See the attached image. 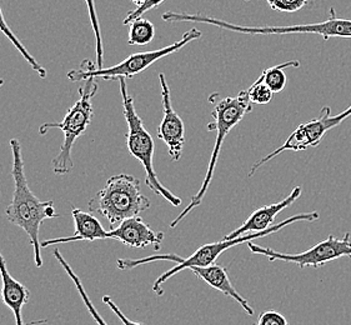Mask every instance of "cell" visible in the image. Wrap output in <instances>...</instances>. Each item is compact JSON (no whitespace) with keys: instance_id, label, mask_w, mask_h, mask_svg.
I'll use <instances>...</instances> for the list:
<instances>
[{"instance_id":"8","label":"cell","mask_w":351,"mask_h":325,"mask_svg":"<svg viewBox=\"0 0 351 325\" xmlns=\"http://www.w3.org/2000/svg\"><path fill=\"white\" fill-rule=\"evenodd\" d=\"M202 32L197 28H191L184 33L180 40L168 45L162 49L150 50V51H141L135 53L133 56L124 59L121 63L112 65L109 68L97 69V67L90 60H84L80 64L79 69L71 71L66 77L73 82L77 83L88 79H103V80H120V79H132L139 75L143 71H147L149 67L156 63L162 58L168 57L170 54L176 53L178 50L184 48L190 42H194L202 38Z\"/></svg>"},{"instance_id":"10","label":"cell","mask_w":351,"mask_h":325,"mask_svg":"<svg viewBox=\"0 0 351 325\" xmlns=\"http://www.w3.org/2000/svg\"><path fill=\"white\" fill-rule=\"evenodd\" d=\"M249 250L254 254L265 255L270 262L294 263L299 268H320L328 263L340 259L343 256L351 258L350 233H346L343 239H337L334 235H329L328 239L317 243L316 245L298 254H287L273 250L270 248H263L247 243Z\"/></svg>"},{"instance_id":"4","label":"cell","mask_w":351,"mask_h":325,"mask_svg":"<svg viewBox=\"0 0 351 325\" xmlns=\"http://www.w3.org/2000/svg\"><path fill=\"white\" fill-rule=\"evenodd\" d=\"M88 208L89 212L106 218L114 229L124 220L148 210L150 200L143 194L139 179L119 174L106 180V186L89 200Z\"/></svg>"},{"instance_id":"6","label":"cell","mask_w":351,"mask_h":325,"mask_svg":"<svg viewBox=\"0 0 351 325\" xmlns=\"http://www.w3.org/2000/svg\"><path fill=\"white\" fill-rule=\"evenodd\" d=\"M98 92V84L95 79L85 80V84L79 86V99L74 106L68 109L64 119L59 123H44L39 127V134L47 135L50 129H60L63 132L64 142L59 154L53 159V171L56 176H66L73 170L71 152L73 147L84 134L92 124L94 117L92 99Z\"/></svg>"},{"instance_id":"7","label":"cell","mask_w":351,"mask_h":325,"mask_svg":"<svg viewBox=\"0 0 351 325\" xmlns=\"http://www.w3.org/2000/svg\"><path fill=\"white\" fill-rule=\"evenodd\" d=\"M120 95L123 98L124 117L128 124L125 135L129 153L141 162L145 170V184L156 195H160L174 206L182 205V199L178 198L171 191L167 189L156 177L154 169V141L148 130L144 127L143 119L136 113L134 106L133 97L128 92L127 79H120Z\"/></svg>"},{"instance_id":"1","label":"cell","mask_w":351,"mask_h":325,"mask_svg":"<svg viewBox=\"0 0 351 325\" xmlns=\"http://www.w3.org/2000/svg\"><path fill=\"white\" fill-rule=\"evenodd\" d=\"M10 149L13 156L12 176L14 180V191L10 204L5 209L8 221L21 228L29 237L30 244L34 250V261L38 268L43 267L39 241L40 226L45 220L58 218V213L51 200H40L29 188L28 180L24 170V160L21 153V142L18 139H10Z\"/></svg>"},{"instance_id":"24","label":"cell","mask_w":351,"mask_h":325,"mask_svg":"<svg viewBox=\"0 0 351 325\" xmlns=\"http://www.w3.org/2000/svg\"><path fill=\"white\" fill-rule=\"evenodd\" d=\"M256 325H290L288 319L281 313L275 311H263L258 318Z\"/></svg>"},{"instance_id":"17","label":"cell","mask_w":351,"mask_h":325,"mask_svg":"<svg viewBox=\"0 0 351 325\" xmlns=\"http://www.w3.org/2000/svg\"><path fill=\"white\" fill-rule=\"evenodd\" d=\"M54 256H56V261L60 263V265L63 267L64 270L66 272V274L69 276L71 280H73V283L75 285V288H77V293H79V296L80 298L83 299V302H84L85 306H86V309L89 311V314L92 315L93 319L97 322V324L98 325H108L106 324V320L101 318V315L99 314L98 311L95 309V306L93 305L92 300H90V298L88 297V294H86V291H85L84 287H83V283H82V280H80V278L74 273V270L71 268V265H69V263L65 261V258H64L62 253L59 252V249H56L54 250Z\"/></svg>"},{"instance_id":"26","label":"cell","mask_w":351,"mask_h":325,"mask_svg":"<svg viewBox=\"0 0 351 325\" xmlns=\"http://www.w3.org/2000/svg\"><path fill=\"white\" fill-rule=\"evenodd\" d=\"M132 1H133L134 4H135L136 7H139V5H141L145 0H132Z\"/></svg>"},{"instance_id":"19","label":"cell","mask_w":351,"mask_h":325,"mask_svg":"<svg viewBox=\"0 0 351 325\" xmlns=\"http://www.w3.org/2000/svg\"><path fill=\"white\" fill-rule=\"evenodd\" d=\"M129 45H148L155 36L154 24L148 19H136L129 25Z\"/></svg>"},{"instance_id":"20","label":"cell","mask_w":351,"mask_h":325,"mask_svg":"<svg viewBox=\"0 0 351 325\" xmlns=\"http://www.w3.org/2000/svg\"><path fill=\"white\" fill-rule=\"evenodd\" d=\"M86 7H88V13H89V19L92 23L93 32L95 36V47H97V69H101L103 67V39H101V30H100V24H99L98 13L95 8V0H85Z\"/></svg>"},{"instance_id":"12","label":"cell","mask_w":351,"mask_h":325,"mask_svg":"<svg viewBox=\"0 0 351 325\" xmlns=\"http://www.w3.org/2000/svg\"><path fill=\"white\" fill-rule=\"evenodd\" d=\"M109 239H115L128 247L147 248L153 245L159 250L164 241V233L152 229L141 217L124 220L109 232Z\"/></svg>"},{"instance_id":"3","label":"cell","mask_w":351,"mask_h":325,"mask_svg":"<svg viewBox=\"0 0 351 325\" xmlns=\"http://www.w3.org/2000/svg\"><path fill=\"white\" fill-rule=\"evenodd\" d=\"M162 21L168 23H194V24H209L219 29L234 32L246 36H287V34H314L329 38H351V19L339 18L334 8H330L329 18L326 21L313 24L285 25V27H249L238 25L229 21L213 18L210 15L189 14L178 12H165Z\"/></svg>"},{"instance_id":"9","label":"cell","mask_w":351,"mask_h":325,"mask_svg":"<svg viewBox=\"0 0 351 325\" xmlns=\"http://www.w3.org/2000/svg\"><path fill=\"white\" fill-rule=\"evenodd\" d=\"M349 117H351V106L345 112L337 114V115L331 114L330 106H324L316 119L300 124L290 134L280 148L269 153L267 156L261 158L259 162H255L252 167V169L249 170L247 176L253 177L254 173H256L261 167H264V164L270 162L271 159H274L275 156H279L282 152H288V150L302 152L308 148L317 147L329 130H331L332 128L337 127L341 121L348 119Z\"/></svg>"},{"instance_id":"25","label":"cell","mask_w":351,"mask_h":325,"mask_svg":"<svg viewBox=\"0 0 351 325\" xmlns=\"http://www.w3.org/2000/svg\"><path fill=\"white\" fill-rule=\"evenodd\" d=\"M103 302L114 311V314L121 320L123 325H144L143 323L134 322L132 319L128 318L127 315H125L123 311H120L119 306L114 303V300H112V298L104 296V297H103Z\"/></svg>"},{"instance_id":"21","label":"cell","mask_w":351,"mask_h":325,"mask_svg":"<svg viewBox=\"0 0 351 325\" xmlns=\"http://www.w3.org/2000/svg\"><path fill=\"white\" fill-rule=\"evenodd\" d=\"M246 94H247V98L250 100V103L255 106H267L271 101L273 95H274L271 89L264 83L261 75L254 82L253 85L249 89H246Z\"/></svg>"},{"instance_id":"2","label":"cell","mask_w":351,"mask_h":325,"mask_svg":"<svg viewBox=\"0 0 351 325\" xmlns=\"http://www.w3.org/2000/svg\"><path fill=\"white\" fill-rule=\"evenodd\" d=\"M319 219V213H302V214H296L294 217H290L288 219L282 220L278 224H274L271 228H269L267 230L260 232V233H250L241 235L234 239H223V241H217V243H210V244H204L202 247L197 249L189 258H182L176 254H162V255H152L148 258H143V259H119L118 261V268L121 270H128V269H133L135 267H139L143 264H148V263L158 262V261H167V262L176 263V267L169 269L168 272L162 273L155 280L153 285V290L158 296L164 294L162 289V284L165 283L171 276H176L178 273H180L182 270L190 269L191 267H209L217 262L220 255L226 252L228 249L232 247L240 245L243 243H249L253 241L254 239H259L263 237L271 235L281 230L285 226H291L293 223L298 221H315Z\"/></svg>"},{"instance_id":"5","label":"cell","mask_w":351,"mask_h":325,"mask_svg":"<svg viewBox=\"0 0 351 325\" xmlns=\"http://www.w3.org/2000/svg\"><path fill=\"white\" fill-rule=\"evenodd\" d=\"M211 97L215 99V101L210 99L213 106H214V109H213L214 123L209 124V129L210 130L215 129L218 135H217L214 149H213V153H211L210 162L208 165V171H206V176L204 178L203 185L200 186V189H199L197 194L191 198L189 205L176 217V219L170 223L171 228H176L194 208L200 205L205 194H206V191L210 186L211 180H213L215 168H217L219 156H220V150H221V147L224 144L226 135L229 134L230 130L237 127L240 121H243V118L245 117L246 114L250 113L252 109H253V104L250 103V100L247 98L246 91L240 92L237 97H226V98L220 100H217V94H213Z\"/></svg>"},{"instance_id":"11","label":"cell","mask_w":351,"mask_h":325,"mask_svg":"<svg viewBox=\"0 0 351 325\" xmlns=\"http://www.w3.org/2000/svg\"><path fill=\"white\" fill-rule=\"evenodd\" d=\"M159 82L162 88V121L158 128L159 139L168 147L169 156L173 162H178L182 158L185 145V125L179 114L176 113L171 104L170 88L165 75L159 74Z\"/></svg>"},{"instance_id":"18","label":"cell","mask_w":351,"mask_h":325,"mask_svg":"<svg viewBox=\"0 0 351 325\" xmlns=\"http://www.w3.org/2000/svg\"><path fill=\"white\" fill-rule=\"evenodd\" d=\"M300 65V63L298 60H290L287 63L279 64V65H275L271 67L269 69L261 73V78L264 80V83L271 89V92L280 93L285 89L287 86V74L284 69L285 68H291V67H295L298 68Z\"/></svg>"},{"instance_id":"23","label":"cell","mask_w":351,"mask_h":325,"mask_svg":"<svg viewBox=\"0 0 351 325\" xmlns=\"http://www.w3.org/2000/svg\"><path fill=\"white\" fill-rule=\"evenodd\" d=\"M164 1H165V0H145L141 5L135 8L134 10L128 13L127 18L123 21V24H124V25H130V23H133V21H136V19H141V16L145 14L147 12L159 7Z\"/></svg>"},{"instance_id":"22","label":"cell","mask_w":351,"mask_h":325,"mask_svg":"<svg viewBox=\"0 0 351 325\" xmlns=\"http://www.w3.org/2000/svg\"><path fill=\"white\" fill-rule=\"evenodd\" d=\"M250 1V0H245ZM273 10L282 13H295L300 9L308 5L310 0H265Z\"/></svg>"},{"instance_id":"27","label":"cell","mask_w":351,"mask_h":325,"mask_svg":"<svg viewBox=\"0 0 351 325\" xmlns=\"http://www.w3.org/2000/svg\"><path fill=\"white\" fill-rule=\"evenodd\" d=\"M4 84V80L3 79H0V88H1V85Z\"/></svg>"},{"instance_id":"15","label":"cell","mask_w":351,"mask_h":325,"mask_svg":"<svg viewBox=\"0 0 351 325\" xmlns=\"http://www.w3.org/2000/svg\"><path fill=\"white\" fill-rule=\"evenodd\" d=\"M0 278H1V298L4 304L13 311L16 325H25L23 322V308L30 298V291L25 285L15 280L8 270L7 262L0 253Z\"/></svg>"},{"instance_id":"13","label":"cell","mask_w":351,"mask_h":325,"mask_svg":"<svg viewBox=\"0 0 351 325\" xmlns=\"http://www.w3.org/2000/svg\"><path fill=\"white\" fill-rule=\"evenodd\" d=\"M302 186H296L287 198L282 199L279 203L261 206L258 210L252 213L250 217L238 229L225 235L224 239H234L245 234L260 233V232L267 230L274 224L276 215L284 209L289 208L290 205L294 204L296 200L302 197Z\"/></svg>"},{"instance_id":"14","label":"cell","mask_w":351,"mask_h":325,"mask_svg":"<svg viewBox=\"0 0 351 325\" xmlns=\"http://www.w3.org/2000/svg\"><path fill=\"white\" fill-rule=\"evenodd\" d=\"M71 217L74 219V226H75L74 235L42 241V248L71 243V241H94L109 239V232H106L103 226L100 224V221L97 219V217H94L92 213H86L74 208L71 210Z\"/></svg>"},{"instance_id":"16","label":"cell","mask_w":351,"mask_h":325,"mask_svg":"<svg viewBox=\"0 0 351 325\" xmlns=\"http://www.w3.org/2000/svg\"><path fill=\"white\" fill-rule=\"evenodd\" d=\"M0 33H3L4 36H7L8 40L14 45L15 49L21 53V57L24 58V59L28 62L29 65L32 67V69L36 71L40 78H47L48 71H47V69H45L43 65H40V64L36 62V58L33 57V56L29 53L27 48L23 45V43L18 39V36H15L14 32L10 29V25H8L5 18H4V14H3L1 7H0Z\"/></svg>"}]
</instances>
